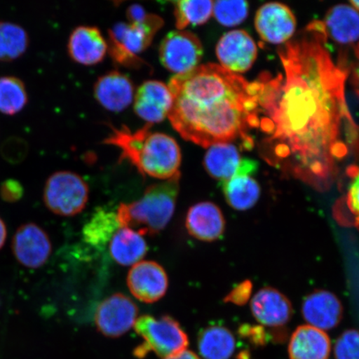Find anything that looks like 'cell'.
<instances>
[{"instance_id":"21","label":"cell","mask_w":359,"mask_h":359,"mask_svg":"<svg viewBox=\"0 0 359 359\" xmlns=\"http://www.w3.org/2000/svg\"><path fill=\"white\" fill-rule=\"evenodd\" d=\"M288 351L290 359H329L330 339L317 327L299 326L291 335Z\"/></svg>"},{"instance_id":"33","label":"cell","mask_w":359,"mask_h":359,"mask_svg":"<svg viewBox=\"0 0 359 359\" xmlns=\"http://www.w3.org/2000/svg\"><path fill=\"white\" fill-rule=\"evenodd\" d=\"M24 195V188L20 182L16 180L8 179L2 183L0 187V196L7 202H15L20 201Z\"/></svg>"},{"instance_id":"32","label":"cell","mask_w":359,"mask_h":359,"mask_svg":"<svg viewBox=\"0 0 359 359\" xmlns=\"http://www.w3.org/2000/svg\"><path fill=\"white\" fill-rule=\"evenodd\" d=\"M348 175L352 178V182L348 188L346 205L350 213L353 215L354 224L359 229V168H350Z\"/></svg>"},{"instance_id":"12","label":"cell","mask_w":359,"mask_h":359,"mask_svg":"<svg viewBox=\"0 0 359 359\" xmlns=\"http://www.w3.org/2000/svg\"><path fill=\"white\" fill-rule=\"evenodd\" d=\"M257 169V161L242 159L234 176L222 182L224 198L231 208L243 212L257 203L260 187L257 180L253 178Z\"/></svg>"},{"instance_id":"23","label":"cell","mask_w":359,"mask_h":359,"mask_svg":"<svg viewBox=\"0 0 359 359\" xmlns=\"http://www.w3.org/2000/svg\"><path fill=\"white\" fill-rule=\"evenodd\" d=\"M197 346L204 359H230L236 351V341L227 327L212 325L201 332Z\"/></svg>"},{"instance_id":"26","label":"cell","mask_w":359,"mask_h":359,"mask_svg":"<svg viewBox=\"0 0 359 359\" xmlns=\"http://www.w3.org/2000/svg\"><path fill=\"white\" fill-rule=\"evenodd\" d=\"M29 38L22 26L12 22H0V61L11 62L25 55Z\"/></svg>"},{"instance_id":"24","label":"cell","mask_w":359,"mask_h":359,"mask_svg":"<svg viewBox=\"0 0 359 359\" xmlns=\"http://www.w3.org/2000/svg\"><path fill=\"white\" fill-rule=\"evenodd\" d=\"M147 252L144 238L129 228L116 231L110 241L111 257L121 266H130L140 262Z\"/></svg>"},{"instance_id":"35","label":"cell","mask_w":359,"mask_h":359,"mask_svg":"<svg viewBox=\"0 0 359 359\" xmlns=\"http://www.w3.org/2000/svg\"><path fill=\"white\" fill-rule=\"evenodd\" d=\"M148 15V13L139 4H133L130 6L127 10V18L129 24H139V22L144 20Z\"/></svg>"},{"instance_id":"25","label":"cell","mask_w":359,"mask_h":359,"mask_svg":"<svg viewBox=\"0 0 359 359\" xmlns=\"http://www.w3.org/2000/svg\"><path fill=\"white\" fill-rule=\"evenodd\" d=\"M208 148L204 167L210 176L221 182L234 176L242 160L236 147L232 143H219Z\"/></svg>"},{"instance_id":"38","label":"cell","mask_w":359,"mask_h":359,"mask_svg":"<svg viewBox=\"0 0 359 359\" xmlns=\"http://www.w3.org/2000/svg\"><path fill=\"white\" fill-rule=\"evenodd\" d=\"M356 55L358 58V66L355 72V75H354V83H355V88L358 93L359 94V43L356 48Z\"/></svg>"},{"instance_id":"39","label":"cell","mask_w":359,"mask_h":359,"mask_svg":"<svg viewBox=\"0 0 359 359\" xmlns=\"http://www.w3.org/2000/svg\"><path fill=\"white\" fill-rule=\"evenodd\" d=\"M352 6H353V8H355V10L359 11V1H351Z\"/></svg>"},{"instance_id":"2","label":"cell","mask_w":359,"mask_h":359,"mask_svg":"<svg viewBox=\"0 0 359 359\" xmlns=\"http://www.w3.org/2000/svg\"><path fill=\"white\" fill-rule=\"evenodd\" d=\"M168 88L170 123L186 141L203 147L240 139L254 146L250 130L258 129V87L221 65L208 64L175 75Z\"/></svg>"},{"instance_id":"36","label":"cell","mask_w":359,"mask_h":359,"mask_svg":"<svg viewBox=\"0 0 359 359\" xmlns=\"http://www.w3.org/2000/svg\"><path fill=\"white\" fill-rule=\"evenodd\" d=\"M164 359H201L197 354L190 351V350L186 349L178 353L174 354L172 356H170Z\"/></svg>"},{"instance_id":"9","label":"cell","mask_w":359,"mask_h":359,"mask_svg":"<svg viewBox=\"0 0 359 359\" xmlns=\"http://www.w3.org/2000/svg\"><path fill=\"white\" fill-rule=\"evenodd\" d=\"M137 314L136 304L128 296L118 293L98 305L94 320L101 334L109 338H118L132 329Z\"/></svg>"},{"instance_id":"11","label":"cell","mask_w":359,"mask_h":359,"mask_svg":"<svg viewBox=\"0 0 359 359\" xmlns=\"http://www.w3.org/2000/svg\"><path fill=\"white\" fill-rule=\"evenodd\" d=\"M217 56L224 69L243 74L253 66L257 57V46L244 30L224 34L217 45Z\"/></svg>"},{"instance_id":"4","label":"cell","mask_w":359,"mask_h":359,"mask_svg":"<svg viewBox=\"0 0 359 359\" xmlns=\"http://www.w3.org/2000/svg\"><path fill=\"white\" fill-rule=\"evenodd\" d=\"M180 177L148 187L140 200L121 204L116 212L120 227L142 236H154L163 231L176 209Z\"/></svg>"},{"instance_id":"28","label":"cell","mask_w":359,"mask_h":359,"mask_svg":"<svg viewBox=\"0 0 359 359\" xmlns=\"http://www.w3.org/2000/svg\"><path fill=\"white\" fill-rule=\"evenodd\" d=\"M173 4L177 30L204 25L213 13L214 2L210 0H182Z\"/></svg>"},{"instance_id":"5","label":"cell","mask_w":359,"mask_h":359,"mask_svg":"<svg viewBox=\"0 0 359 359\" xmlns=\"http://www.w3.org/2000/svg\"><path fill=\"white\" fill-rule=\"evenodd\" d=\"M163 24V20L154 13H148L146 19L139 24H116L109 30L107 43V50L112 60L133 69L145 65L138 55L150 46Z\"/></svg>"},{"instance_id":"17","label":"cell","mask_w":359,"mask_h":359,"mask_svg":"<svg viewBox=\"0 0 359 359\" xmlns=\"http://www.w3.org/2000/svg\"><path fill=\"white\" fill-rule=\"evenodd\" d=\"M250 309L255 320L268 327L284 326L293 316V306L290 299L271 287H266L254 295Z\"/></svg>"},{"instance_id":"22","label":"cell","mask_w":359,"mask_h":359,"mask_svg":"<svg viewBox=\"0 0 359 359\" xmlns=\"http://www.w3.org/2000/svg\"><path fill=\"white\" fill-rule=\"evenodd\" d=\"M327 39L341 44H350L359 39V13L353 7L340 4L330 8L322 22Z\"/></svg>"},{"instance_id":"13","label":"cell","mask_w":359,"mask_h":359,"mask_svg":"<svg viewBox=\"0 0 359 359\" xmlns=\"http://www.w3.org/2000/svg\"><path fill=\"white\" fill-rule=\"evenodd\" d=\"M255 28L264 41L280 44L287 43L296 29V19L288 6L280 3L264 4L255 15Z\"/></svg>"},{"instance_id":"8","label":"cell","mask_w":359,"mask_h":359,"mask_svg":"<svg viewBox=\"0 0 359 359\" xmlns=\"http://www.w3.org/2000/svg\"><path fill=\"white\" fill-rule=\"evenodd\" d=\"M203 56L201 40L189 31L176 30L163 39L159 49L161 65L176 75L188 73L199 66Z\"/></svg>"},{"instance_id":"30","label":"cell","mask_w":359,"mask_h":359,"mask_svg":"<svg viewBox=\"0 0 359 359\" xmlns=\"http://www.w3.org/2000/svg\"><path fill=\"white\" fill-rule=\"evenodd\" d=\"M249 13V4L245 1L214 2L215 19L223 26L234 27L241 24Z\"/></svg>"},{"instance_id":"37","label":"cell","mask_w":359,"mask_h":359,"mask_svg":"<svg viewBox=\"0 0 359 359\" xmlns=\"http://www.w3.org/2000/svg\"><path fill=\"white\" fill-rule=\"evenodd\" d=\"M7 238V230L6 224L3 222V219L0 218V250L3 248L4 243H6Z\"/></svg>"},{"instance_id":"18","label":"cell","mask_w":359,"mask_h":359,"mask_svg":"<svg viewBox=\"0 0 359 359\" xmlns=\"http://www.w3.org/2000/svg\"><path fill=\"white\" fill-rule=\"evenodd\" d=\"M186 227L196 239L212 242L224 234L226 221L217 205L210 201H202L192 205L188 210Z\"/></svg>"},{"instance_id":"31","label":"cell","mask_w":359,"mask_h":359,"mask_svg":"<svg viewBox=\"0 0 359 359\" xmlns=\"http://www.w3.org/2000/svg\"><path fill=\"white\" fill-rule=\"evenodd\" d=\"M335 359H359V330H348L336 340Z\"/></svg>"},{"instance_id":"15","label":"cell","mask_w":359,"mask_h":359,"mask_svg":"<svg viewBox=\"0 0 359 359\" xmlns=\"http://www.w3.org/2000/svg\"><path fill=\"white\" fill-rule=\"evenodd\" d=\"M302 316L309 325L323 331L330 330L342 321L344 307L334 293L318 290L304 299Z\"/></svg>"},{"instance_id":"20","label":"cell","mask_w":359,"mask_h":359,"mask_svg":"<svg viewBox=\"0 0 359 359\" xmlns=\"http://www.w3.org/2000/svg\"><path fill=\"white\" fill-rule=\"evenodd\" d=\"M94 97L106 109L122 111L133 100L134 85L127 75L112 71L98 79L94 85Z\"/></svg>"},{"instance_id":"27","label":"cell","mask_w":359,"mask_h":359,"mask_svg":"<svg viewBox=\"0 0 359 359\" xmlns=\"http://www.w3.org/2000/svg\"><path fill=\"white\" fill-rule=\"evenodd\" d=\"M118 227L120 226L116 214L98 209L83 229L84 240L93 246H104L118 231Z\"/></svg>"},{"instance_id":"10","label":"cell","mask_w":359,"mask_h":359,"mask_svg":"<svg viewBox=\"0 0 359 359\" xmlns=\"http://www.w3.org/2000/svg\"><path fill=\"white\" fill-rule=\"evenodd\" d=\"M13 255L22 266L38 269L50 257L52 243L46 232L34 223L22 224L12 241Z\"/></svg>"},{"instance_id":"6","label":"cell","mask_w":359,"mask_h":359,"mask_svg":"<svg viewBox=\"0 0 359 359\" xmlns=\"http://www.w3.org/2000/svg\"><path fill=\"white\" fill-rule=\"evenodd\" d=\"M134 329L143 339V344L134 352L138 358L154 352L164 359L187 349L189 345L185 331L177 320L168 316L158 318L142 316L135 322Z\"/></svg>"},{"instance_id":"29","label":"cell","mask_w":359,"mask_h":359,"mask_svg":"<svg viewBox=\"0 0 359 359\" xmlns=\"http://www.w3.org/2000/svg\"><path fill=\"white\" fill-rule=\"evenodd\" d=\"M29 96L25 84L15 76L0 77V112L13 116L28 104Z\"/></svg>"},{"instance_id":"3","label":"cell","mask_w":359,"mask_h":359,"mask_svg":"<svg viewBox=\"0 0 359 359\" xmlns=\"http://www.w3.org/2000/svg\"><path fill=\"white\" fill-rule=\"evenodd\" d=\"M151 126L135 132L127 127H111L103 142L118 147L120 160L129 161L142 175L165 181L179 176L182 152L177 142L167 134L151 132Z\"/></svg>"},{"instance_id":"16","label":"cell","mask_w":359,"mask_h":359,"mask_svg":"<svg viewBox=\"0 0 359 359\" xmlns=\"http://www.w3.org/2000/svg\"><path fill=\"white\" fill-rule=\"evenodd\" d=\"M134 110L147 124L163 122L172 106V96L167 85L156 80L147 81L137 89Z\"/></svg>"},{"instance_id":"1","label":"cell","mask_w":359,"mask_h":359,"mask_svg":"<svg viewBox=\"0 0 359 359\" xmlns=\"http://www.w3.org/2000/svg\"><path fill=\"white\" fill-rule=\"evenodd\" d=\"M321 21L280 48L284 74L260 75L259 151L269 164L313 187H329L359 137L345 98L347 72L326 48Z\"/></svg>"},{"instance_id":"34","label":"cell","mask_w":359,"mask_h":359,"mask_svg":"<svg viewBox=\"0 0 359 359\" xmlns=\"http://www.w3.org/2000/svg\"><path fill=\"white\" fill-rule=\"evenodd\" d=\"M250 289V285H247V282L237 287L236 289L233 290L230 294L226 298V302H232L236 304H242L246 302L247 297L250 294L248 290Z\"/></svg>"},{"instance_id":"19","label":"cell","mask_w":359,"mask_h":359,"mask_svg":"<svg viewBox=\"0 0 359 359\" xmlns=\"http://www.w3.org/2000/svg\"><path fill=\"white\" fill-rule=\"evenodd\" d=\"M107 51V43L96 27H78L72 32L67 43V52L72 60L83 65L100 64Z\"/></svg>"},{"instance_id":"14","label":"cell","mask_w":359,"mask_h":359,"mask_svg":"<svg viewBox=\"0 0 359 359\" xmlns=\"http://www.w3.org/2000/svg\"><path fill=\"white\" fill-rule=\"evenodd\" d=\"M127 281L134 297L148 304L158 302L168 289L167 273L163 266L154 262L134 264L130 269Z\"/></svg>"},{"instance_id":"7","label":"cell","mask_w":359,"mask_h":359,"mask_svg":"<svg viewBox=\"0 0 359 359\" xmlns=\"http://www.w3.org/2000/svg\"><path fill=\"white\" fill-rule=\"evenodd\" d=\"M88 196L86 182L79 175L67 170L51 175L43 190V201L48 209L62 217H73L82 212Z\"/></svg>"}]
</instances>
